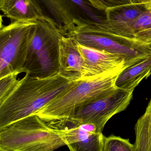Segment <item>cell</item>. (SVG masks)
Here are the masks:
<instances>
[{
    "label": "cell",
    "instance_id": "cell-2",
    "mask_svg": "<svg viewBox=\"0 0 151 151\" xmlns=\"http://www.w3.org/2000/svg\"><path fill=\"white\" fill-rule=\"evenodd\" d=\"M121 69L90 79L78 80L70 88L36 113L46 123L69 119L77 109L104 96L117 88Z\"/></svg>",
    "mask_w": 151,
    "mask_h": 151
},
{
    "label": "cell",
    "instance_id": "cell-16",
    "mask_svg": "<svg viewBox=\"0 0 151 151\" xmlns=\"http://www.w3.org/2000/svg\"><path fill=\"white\" fill-rule=\"evenodd\" d=\"M103 151H135L134 146L129 139L111 135L105 138Z\"/></svg>",
    "mask_w": 151,
    "mask_h": 151
},
{
    "label": "cell",
    "instance_id": "cell-7",
    "mask_svg": "<svg viewBox=\"0 0 151 151\" xmlns=\"http://www.w3.org/2000/svg\"><path fill=\"white\" fill-rule=\"evenodd\" d=\"M133 92L117 88L77 109L67 121L75 124H93L102 132L111 118L127 108L133 99Z\"/></svg>",
    "mask_w": 151,
    "mask_h": 151
},
{
    "label": "cell",
    "instance_id": "cell-18",
    "mask_svg": "<svg viewBox=\"0 0 151 151\" xmlns=\"http://www.w3.org/2000/svg\"><path fill=\"white\" fill-rule=\"evenodd\" d=\"M93 6L100 10H107L111 8L131 4L130 0H89Z\"/></svg>",
    "mask_w": 151,
    "mask_h": 151
},
{
    "label": "cell",
    "instance_id": "cell-3",
    "mask_svg": "<svg viewBox=\"0 0 151 151\" xmlns=\"http://www.w3.org/2000/svg\"><path fill=\"white\" fill-rule=\"evenodd\" d=\"M66 145L60 134L36 114L0 129V150L54 151Z\"/></svg>",
    "mask_w": 151,
    "mask_h": 151
},
{
    "label": "cell",
    "instance_id": "cell-21",
    "mask_svg": "<svg viewBox=\"0 0 151 151\" xmlns=\"http://www.w3.org/2000/svg\"><path fill=\"white\" fill-rule=\"evenodd\" d=\"M0 151H12V150H0Z\"/></svg>",
    "mask_w": 151,
    "mask_h": 151
},
{
    "label": "cell",
    "instance_id": "cell-14",
    "mask_svg": "<svg viewBox=\"0 0 151 151\" xmlns=\"http://www.w3.org/2000/svg\"><path fill=\"white\" fill-rule=\"evenodd\" d=\"M151 74V56L125 69L118 76L116 85L118 88L134 91L142 80Z\"/></svg>",
    "mask_w": 151,
    "mask_h": 151
},
{
    "label": "cell",
    "instance_id": "cell-15",
    "mask_svg": "<svg viewBox=\"0 0 151 151\" xmlns=\"http://www.w3.org/2000/svg\"><path fill=\"white\" fill-rule=\"evenodd\" d=\"M135 151H151V99L134 127Z\"/></svg>",
    "mask_w": 151,
    "mask_h": 151
},
{
    "label": "cell",
    "instance_id": "cell-13",
    "mask_svg": "<svg viewBox=\"0 0 151 151\" xmlns=\"http://www.w3.org/2000/svg\"><path fill=\"white\" fill-rule=\"evenodd\" d=\"M147 9V4H129L111 8L105 11V23L98 29L90 31H101L126 24L135 20Z\"/></svg>",
    "mask_w": 151,
    "mask_h": 151
},
{
    "label": "cell",
    "instance_id": "cell-19",
    "mask_svg": "<svg viewBox=\"0 0 151 151\" xmlns=\"http://www.w3.org/2000/svg\"><path fill=\"white\" fill-rule=\"evenodd\" d=\"M131 4H147L151 3V0H130Z\"/></svg>",
    "mask_w": 151,
    "mask_h": 151
},
{
    "label": "cell",
    "instance_id": "cell-17",
    "mask_svg": "<svg viewBox=\"0 0 151 151\" xmlns=\"http://www.w3.org/2000/svg\"><path fill=\"white\" fill-rule=\"evenodd\" d=\"M19 72H14L0 78V101L3 100L17 86Z\"/></svg>",
    "mask_w": 151,
    "mask_h": 151
},
{
    "label": "cell",
    "instance_id": "cell-10",
    "mask_svg": "<svg viewBox=\"0 0 151 151\" xmlns=\"http://www.w3.org/2000/svg\"><path fill=\"white\" fill-rule=\"evenodd\" d=\"M78 48L82 60L81 80L129 67L124 56L98 50L79 43Z\"/></svg>",
    "mask_w": 151,
    "mask_h": 151
},
{
    "label": "cell",
    "instance_id": "cell-1",
    "mask_svg": "<svg viewBox=\"0 0 151 151\" xmlns=\"http://www.w3.org/2000/svg\"><path fill=\"white\" fill-rule=\"evenodd\" d=\"M76 81L59 73L46 77L26 74L9 95L0 101V129L35 114L70 88Z\"/></svg>",
    "mask_w": 151,
    "mask_h": 151
},
{
    "label": "cell",
    "instance_id": "cell-20",
    "mask_svg": "<svg viewBox=\"0 0 151 151\" xmlns=\"http://www.w3.org/2000/svg\"><path fill=\"white\" fill-rule=\"evenodd\" d=\"M147 7H148V9L151 10V3H150L149 4H147Z\"/></svg>",
    "mask_w": 151,
    "mask_h": 151
},
{
    "label": "cell",
    "instance_id": "cell-12",
    "mask_svg": "<svg viewBox=\"0 0 151 151\" xmlns=\"http://www.w3.org/2000/svg\"><path fill=\"white\" fill-rule=\"evenodd\" d=\"M0 9L14 21H36L43 16L34 0H0Z\"/></svg>",
    "mask_w": 151,
    "mask_h": 151
},
{
    "label": "cell",
    "instance_id": "cell-6",
    "mask_svg": "<svg viewBox=\"0 0 151 151\" xmlns=\"http://www.w3.org/2000/svg\"><path fill=\"white\" fill-rule=\"evenodd\" d=\"M36 21H13L0 30V78L14 72L24 73Z\"/></svg>",
    "mask_w": 151,
    "mask_h": 151
},
{
    "label": "cell",
    "instance_id": "cell-11",
    "mask_svg": "<svg viewBox=\"0 0 151 151\" xmlns=\"http://www.w3.org/2000/svg\"><path fill=\"white\" fill-rule=\"evenodd\" d=\"M82 60L78 43L72 38L63 36L59 42V73L73 80L81 77Z\"/></svg>",
    "mask_w": 151,
    "mask_h": 151
},
{
    "label": "cell",
    "instance_id": "cell-8",
    "mask_svg": "<svg viewBox=\"0 0 151 151\" xmlns=\"http://www.w3.org/2000/svg\"><path fill=\"white\" fill-rule=\"evenodd\" d=\"M65 36L82 46L124 56L129 67L151 56V45H140L95 32L74 28Z\"/></svg>",
    "mask_w": 151,
    "mask_h": 151
},
{
    "label": "cell",
    "instance_id": "cell-9",
    "mask_svg": "<svg viewBox=\"0 0 151 151\" xmlns=\"http://www.w3.org/2000/svg\"><path fill=\"white\" fill-rule=\"evenodd\" d=\"M48 123L60 134L70 151H103L105 137L95 125L67 120Z\"/></svg>",
    "mask_w": 151,
    "mask_h": 151
},
{
    "label": "cell",
    "instance_id": "cell-4",
    "mask_svg": "<svg viewBox=\"0 0 151 151\" xmlns=\"http://www.w3.org/2000/svg\"><path fill=\"white\" fill-rule=\"evenodd\" d=\"M24 72L46 77L59 73V42L64 35L51 19L43 16L36 20Z\"/></svg>",
    "mask_w": 151,
    "mask_h": 151
},
{
    "label": "cell",
    "instance_id": "cell-5",
    "mask_svg": "<svg viewBox=\"0 0 151 151\" xmlns=\"http://www.w3.org/2000/svg\"><path fill=\"white\" fill-rule=\"evenodd\" d=\"M43 16L49 19L64 35L75 27L98 29L105 23V11L93 6L89 0H34Z\"/></svg>",
    "mask_w": 151,
    "mask_h": 151
}]
</instances>
